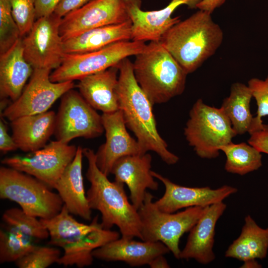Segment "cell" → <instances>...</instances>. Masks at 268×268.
<instances>
[{
	"mask_svg": "<svg viewBox=\"0 0 268 268\" xmlns=\"http://www.w3.org/2000/svg\"><path fill=\"white\" fill-rule=\"evenodd\" d=\"M61 256V251L56 248L36 245L15 264L19 268H46L57 263Z\"/></svg>",
	"mask_w": 268,
	"mask_h": 268,
	"instance_id": "d6a6232c",
	"label": "cell"
},
{
	"mask_svg": "<svg viewBox=\"0 0 268 268\" xmlns=\"http://www.w3.org/2000/svg\"><path fill=\"white\" fill-rule=\"evenodd\" d=\"M37 217L25 212L21 208H11L2 214L5 225L11 227L36 241L49 237L47 228Z\"/></svg>",
	"mask_w": 268,
	"mask_h": 268,
	"instance_id": "4dcf8cb0",
	"label": "cell"
},
{
	"mask_svg": "<svg viewBox=\"0 0 268 268\" xmlns=\"http://www.w3.org/2000/svg\"><path fill=\"white\" fill-rule=\"evenodd\" d=\"M151 174L155 178L160 181L165 187L163 196L154 202L157 208L163 212L173 213L183 208L196 206L205 207L223 201L237 192L236 188L228 185L216 189L209 187L180 186L155 171H151Z\"/></svg>",
	"mask_w": 268,
	"mask_h": 268,
	"instance_id": "9a60e30c",
	"label": "cell"
},
{
	"mask_svg": "<svg viewBox=\"0 0 268 268\" xmlns=\"http://www.w3.org/2000/svg\"><path fill=\"white\" fill-rule=\"evenodd\" d=\"M226 208V205L223 201L205 207L202 215L190 231L180 259H194L203 265L208 264L215 259L213 247L215 226Z\"/></svg>",
	"mask_w": 268,
	"mask_h": 268,
	"instance_id": "ac0fdd59",
	"label": "cell"
},
{
	"mask_svg": "<svg viewBox=\"0 0 268 268\" xmlns=\"http://www.w3.org/2000/svg\"><path fill=\"white\" fill-rule=\"evenodd\" d=\"M248 86L251 90L257 105L256 116L253 122L248 133L251 134L263 127L262 118L268 116V74L265 80L252 78L248 82Z\"/></svg>",
	"mask_w": 268,
	"mask_h": 268,
	"instance_id": "836d02e7",
	"label": "cell"
},
{
	"mask_svg": "<svg viewBox=\"0 0 268 268\" xmlns=\"http://www.w3.org/2000/svg\"><path fill=\"white\" fill-rule=\"evenodd\" d=\"M101 117L106 141L95 153L96 162L99 169L108 176L111 174L113 165L119 159L128 155L145 153L142 150L137 140L128 132L120 110L103 113Z\"/></svg>",
	"mask_w": 268,
	"mask_h": 268,
	"instance_id": "2e32d148",
	"label": "cell"
},
{
	"mask_svg": "<svg viewBox=\"0 0 268 268\" xmlns=\"http://www.w3.org/2000/svg\"><path fill=\"white\" fill-rule=\"evenodd\" d=\"M201 0H172L164 8L157 10L143 11L141 0H123L132 23V40L160 41L172 26L180 21L172 14L179 6L185 4L190 8H197Z\"/></svg>",
	"mask_w": 268,
	"mask_h": 268,
	"instance_id": "5bb4252c",
	"label": "cell"
},
{
	"mask_svg": "<svg viewBox=\"0 0 268 268\" xmlns=\"http://www.w3.org/2000/svg\"><path fill=\"white\" fill-rule=\"evenodd\" d=\"M146 46L144 42L129 40L91 52L65 53L60 66L50 74V80L53 82L79 80L117 66L123 59L142 52Z\"/></svg>",
	"mask_w": 268,
	"mask_h": 268,
	"instance_id": "ba28073f",
	"label": "cell"
},
{
	"mask_svg": "<svg viewBox=\"0 0 268 268\" xmlns=\"http://www.w3.org/2000/svg\"><path fill=\"white\" fill-rule=\"evenodd\" d=\"M83 148L77 146L74 158L65 169L54 189L58 191L64 205L71 214L90 220L92 209L89 206L83 185Z\"/></svg>",
	"mask_w": 268,
	"mask_h": 268,
	"instance_id": "ffe728a7",
	"label": "cell"
},
{
	"mask_svg": "<svg viewBox=\"0 0 268 268\" xmlns=\"http://www.w3.org/2000/svg\"><path fill=\"white\" fill-rule=\"evenodd\" d=\"M119 237L118 232L104 229L101 225L65 245L63 248L64 254L57 263L65 267L75 265L79 268L89 266L93 261L92 253L94 250Z\"/></svg>",
	"mask_w": 268,
	"mask_h": 268,
	"instance_id": "d4e9b609",
	"label": "cell"
},
{
	"mask_svg": "<svg viewBox=\"0 0 268 268\" xmlns=\"http://www.w3.org/2000/svg\"><path fill=\"white\" fill-rule=\"evenodd\" d=\"M50 189L31 175L8 166L0 168V198L17 203L29 215L50 219L59 213L63 201Z\"/></svg>",
	"mask_w": 268,
	"mask_h": 268,
	"instance_id": "5b68a950",
	"label": "cell"
},
{
	"mask_svg": "<svg viewBox=\"0 0 268 268\" xmlns=\"http://www.w3.org/2000/svg\"><path fill=\"white\" fill-rule=\"evenodd\" d=\"M61 19L54 13L40 17L22 37L25 58L34 69L52 70L60 66L65 54L60 33Z\"/></svg>",
	"mask_w": 268,
	"mask_h": 268,
	"instance_id": "8fae6325",
	"label": "cell"
},
{
	"mask_svg": "<svg viewBox=\"0 0 268 268\" xmlns=\"http://www.w3.org/2000/svg\"><path fill=\"white\" fill-rule=\"evenodd\" d=\"M151 268H168L170 266L164 257V255H159L154 258L148 265Z\"/></svg>",
	"mask_w": 268,
	"mask_h": 268,
	"instance_id": "60d3db41",
	"label": "cell"
},
{
	"mask_svg": "<svg viewBox=\"0 0 268 268\" xmlns=\"http://www.w3.org/2000/svg\"><path fill=\"white\" fill-rule=\"evenodd\" d=\"M223 39V31L211 14L199 9L172 26L160 41L189 74L215 54Z\"/></svg>",
	"mask_w": 268,
	"mask_h": 268,
	"instance_id": "3957f363",
	"label": "cell"
},
{
	"mask_svg": "<svg viewBox=\"0 0 268 268\" xmlns=\"http://www.w3.org/2000/svg\"><path fill=\"white\" fill-rule=\"evenodd\" d=\"M34 68L24 55L22 37L0 54V96L12 102L20 96Z\"/></svg>",
	"mask_w": 268,
	"mask_h": 268,
	"instance_id": "7402d4cb",
	"label": "cell"
},
{
	"mask_svg": "<svg viewBox=\"0 0 268 268\" xmlns=\"http://www.w3.org/2000/svg\"><path fill=\"white\" fill-rule=\"evenodd\" d=\"M153 198L151 194L146 192L143 202L137 210L141 222V240L161 242L176 259H180V239L196 224L205 206L189 207L177 213H169L159 209Z\"/></svg>",
	"mask_w": 268,
	"mask_h": 268,
	"instance_id": "8992f818",
	"label": "cell"
},
{
	"mask_svg": "<svg viewBox=\"0 0 268 268\" xmlns=\"http://www.w3.org/2000/svg\"><path fill=\"white\" fill-rule=\"evenodd\" d=\"M77 148L75 145L56 140L26 155L5 157L1 162L54 188L65 169L74 158Z\"/></svg>",
	"mask_w": 268,
	"mask_h": 268,
	"instance_id": "30bf717a",
	"label": "cell"
},
{
	"mask_svg": "<svg viewBox=\"0 0 268 268\" xmlns=\"http://www.w3.org/2000/svg\"><path fill=\"white\" fill-rule=\"evenodd\" d=\"M252 97L248 85L235 82L231 86L230 95L223 100L220 108L229 120L237 135L250 131L254 118L250 110Z\"/></svg>",
	"mask_w": 268,
	"mask_h": 268,
	"instance_id": "83f0119b",
	"label": "cell"
},
{
	"mask_svg": "<svg viewBox=\"0 0 268 268\" xmlns=\"http://www.w3.org/2000/svg\"><path fill=\"white\" fill-rule=\"evenodd\" d=\"M9 0L13 18L22 37L30 31L35 21V0Z\"/></svg>",
	"mask_w": 268,
	"mask_h": 268,
	"instance_id": "e575fe53",
	"label": "cell"
},
{
	"mask_svg": "<svg viewBox=\"0 0 268 268\" xmlns=\"http://www.w3.org/2000/svg\"><path fill=\"white\" fill-rule=\"evenodd\" d=\"M56 120L55 113L48 111L21 116L10 121L11 135L18 149L31 152L45 146L54 134Z\"/></svg>",
	"mask_w": 268,
	"mask_h": 268,
	"instance_id": "44dd1931",
	"label": "cell"
},
{
	"mask_svg": "<svg viewBox=\"0 0 268 268\" xmlns=\"http://www.w3.org/2000/svg\"><path fill=\"white\" fill-rule=\"evenodd\" d=\"M129 20L123 0H91L62 18L60 33L64 41L94 28Z\"/></svg>",
	"mask_w": 268,
	"mask_h": 268,
	"instance_id": "4fadbf2b",
	"label": "cell"
},
{
	"mask_svg": "<svg viewBox=\"0 0 268 268\" xmlns=\"http://www.w3.org/2000/svg\"><path fill=\"white\" fill-rule=\"evenodd\" d=\"M61 0H35L36 19L54 12Z\"/></svg>",
	"mask_w": 268,
	"mask_h": 268,
	"instance_id": "74e56055",
	"label": "cell"
},
{
	"mask_svg": "<svg viewBox=\"0 0 268 268\" xmlns=\"http://www.w3.org/2000/svg\"><path fill=\"white\" fill-rule=\"evenodd\" d=\"M104 131L101 116L79 92L72 88L62 96L54 132L57 140L68 143L77 137L95 138Z\"/></svg>",
	"mask_w": 268,
	"mask_h": 268,
	"instance_id": "9c48e42d",
	"label": "cell"
},
{
	"mask_svg": "<svg viewBox=\"0 0 268 268\" xmlns=\"http://www.w3.org/2000/svg\"><path fill=\"white\" fill-rule=\"evenodd\" d=\"M118 72L117 65L79 79V92L91 106L103 113L118 110Z\"/></svg>",
	"mask_w": 268,
	"mask_h": 268,
	"instance_id": "603a6c76",
	"label": "cell"
},
{
	"mask_svg": "<svg viewBox=\"0 0 268 268\" xmlns=\"http://www.w3.org/2000/svg\"><path fill=\"white\" fill-rule=\"evenodd\" d=\"M151 161L147 153L128 155L117 160L111 170L115 181L128 187L131 203L137 210L143 202L146 190L157 191L159 188L151 174Z\"/></svg>",
	"mask_w": 268,
	"mask_h": 268,
	"instance_id": "e0dca14e",
	"label": "cell"
},
{
	"mask_svg": "<svg viewBox=\"0 0 268 268\" xmlns=\"http://www.w3.org/2000/svg\"><path fill=\"white\" fill-rule=\"evenodd\" d=\"M135 56V78L153 105L184 92L188 74L160 41H150Z\"/></svg>",
	"mask_w": 268,
	"mask_h": 268,
	"instance_id": "277c9868",
	"label": "cell"
},
{
	"mask_svg": "<svg viewBox=\"0 0 268 268\" xmlns=\"http://www.w3.org/2000/svg\"><path fill=\"white\" fill-rule=\"evenodd\" d=\"M244 221L239 236L228 247L225 256L244 263L265 258L268 250V227H260L250 215Z\"/></svg>",
	"mask_w": 268,
	"mask_h": 268,
	"instance_id": "484cf974",
	"label": "cell"
},
{
	"mask_svg": "<svg viewBox=\"0 0 268 268\" xmlns=\"http://www.w3.org/2000/svg\"><path fill=\"white\" fill-rule=\"evenodd\" d=\"M250 135L248 143L261 153L268 154V125L264 124L262 129Z\"/></svg>",
	"mask_w": 268,
	"mask_h": 268,
	"instance_id": "d590c367",
	"label": "cell"
},
{
	"mask_svg": "<svg viewBox=\"0 0 268 268\" xmlns=\"http://www.w3.org/2000/svg\"><path fill=\"white\" fill-rule=\"evenodd\" d=\"M50 69L35 68L20 96L4 109L2 116L11 121L18 117L44 113L74 87L73 81L53 82Z\"/></svg>",
	"mask_w": 268,
	"mask_h": 268,
	"instance_id": "7c38bea8",
	"label": "cell"
},
{
	"mask_svg": "<svg viewBox=\"0 0 268 268\" xmlns=\"http://www.w3.org/2000/svg\"><path fill=\"white\" fill-rule=\"evenodd\" d=\"M226 157L225 170L232 174L244 175L259 169L262 165V153L245 142H232L221 146Z\"/></svg>",
	"mask_w": 268,
	"mask_h": 268,
	"instance_id": "f1b7e54d",
	"label": "cell"
},
{
	"mask_svg": "<svg viewBox=\"0 0 268 268\" xmlns=\"http://www.w3.org/2000/svg\"><path fill=\"white\" fill-rule=\"evenodd\" d=\"M9 0H0V54L8 51L21 38Z\"/></svg>",
	"mask_w": 268,
	"mask_h": 268,
	"instance_id": "1f68e13d",
	"label": "cell"
},
{
	"mask_svg": "<svg viewBox=\"0 0 268 268\" xmlns=\"http://www.w3.org/2000/svg\"><path fill=\"white\" fill-rule=\"evenodd\" d=\"M184 135L199 157L212 159L218 156L220 148L232 142L237 134L220 108L199 99L190 111Z\"/></svg>",
	"mask_w": 268,
	"mask_h": 268,
	"instance_id": "52a82bcc",
	"label": "cell"
},
{
	"mask_svg": "<svg viewBox=\"0 0 268 268\" xmlns=\"http://www.w3.org/2000/svg\"><path fill=\"white\" fill-rule=\"evenodd\" d=\"M132 23L125 22L94 28L63 41L65 53L91 52L113 43L132 40Z\"/></svg>",
	"mask_w": 268,
	"mask_h": 268,
	"instance_id": "cb8c5ba5",
	"label": "cell"
},
{
	"mask_svg": "<svg viewBox=\"0 0 268 268\" xmlns=\"http://www.w3.org/2000/svg\"><path fill=\"white\" fill-rule=\"evenodd\" d=\"M117 94L119 110L125 124L135 135L144 153L155 152L168 165L177 163L179 158L168 149L157 127L153 105L136 80L133 63L128 58L118 65Z\"/></svg>",
	"mask_w": 268,
	"mask_h": 268,
	"instance_id": "6da1fadb",
	"label": "cell"
},
{
	"mask_svg": "<svg viewBox=\"0 0 268 268\" xmlns=\"http://www.w3.org/2000/svg\"><path fill=\"white\" fill-rule=\"evenodd\" d=\"M88 162L86 178L90 186L86 197L91 209L101 214V225L110 229L117 226L122 237L141 239V222L137 209L128 200L124 184L110 181L98 167L95 153L90 148H83Z\"/></svg>",
	"mask_w": 268,
	"mask_h": 268,
	"instance_id": "7a4b0ae2",
	"label": "cell"
},
{
	"mask_svg": "<svg viewBox=\"0 0 268 268\" xmlns=\"http://www.w3.org/2000/svg\"><path fill=\"white\" fill-rule=\"evenodd\" d=\"M65 205L57 215L50 219L40 220L48 231L49 244L62 248L66 243L78 236L88 233L101 226L98 216H96L90 224L75 219Z\"/></svg>",
	"mask_w": 268,
	"mask_h": 268,
	"instance_id": "4316f807",
	"label": "cell"
},
{
	"mask_svg": "<svg viewBox=\"0 0 268 268\" xmlns=\"http://www.w3.org/2000/svg\"><path fill=\"white\" fill-rule=\"evenodd\" d=\"M90 0H61L54 13L62 18L70 12L81 7Z\"/></svg>",
	"mask_w": 268,
	"mask_h": 268,
	"instance_id": "8d00e7d4",
	"label": "cell"
},
{
	"mask_svg": "<svg viewBox=\"0 0 268 268\" xmlns=\"http://www.w3.org/2000/svg\"><path fill=\"white\" fill-rule=\"evenodd\" d=\"M225 1L226 0H201L197 5V8L211 14L216 8L223 5Z\"/></svg>",
	"mask_w": 268,
	"mask_h": 268,
	"instance_id": "ab89813d",
	"label": "cell"
},
{
	"mask_svg": "<svg viewBox=\"0 0 268 268\" xmlns=\"http://www.w3.org/2000/svg\"><path fill=\"white\" fill-rule=\"evenodd\" d=\"M161 242L137 241L122 237L94 250V258L106 262H123L131 267L148 265L155 257L170 252Z\"/></svg>",
	"mask_w": 268,
	"mask_h": 268,
	"instance_id": "d6986e66",
	"label": "cell"
},
{
	"mask_svg": "<svg viewBox=\"0 0 268 268\" xmlns=\"http://www.w3.org/2000/svg\"><path fill=\"white\" fill-rule=\"evenodd\" d=\"M18 149L12 135L10 136L7 128L2 120L0 121V150L3 152L15 150Z\"/></svg>",
	"mask_w": 268,
	"mask_h": 268,
	"instance_id": "f35d334b",
	"label": "cell"
},
{
	"mask_svg": "<svg viewBox=\"0 0 268 268\" xmlns=\"http://www.w3.org/2000/svg\"><path fill=\"white\" fill-rule=\"evenodd\" d=\"M35 242L5 225L0 230V263H15L35 247Z\"/></svg>",
	"mask_w": 268,
	"mask_h": 268,
	"instance_id": "f546056e",
	"label": "cell"
}]
</instances>
